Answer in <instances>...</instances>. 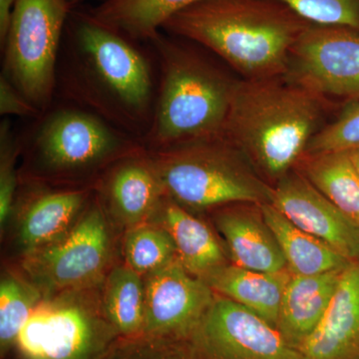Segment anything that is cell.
<instances>
[{"instance_id": "6da1fadb", "label": "cell", "mask_w": 359, "mask_h": 359, "mask_svg": "<svg viewBox=\"0 0 359 359\" xmlns=\"http://www.w3.org/2000/svg\"><path fill=\"white\" fill-rule=\"evenodd\" d=\"M157 88L149 44L104 25L89 8H72L59 54L57 100L84 108L143 143Z\"/></svg>"}, {"instance_id": "7a4b0ae2", "label": "cell", "mask_w": 359, "mask_h": 359, "mask_svg": "<svg viewBox=\"0 0 359 359\" xmlns=\"http://www.w3.org/2000/svg\"><path fill=\"white\" fill-rule=\"evenodd\" d=\"M311 23L278 0H201L162 32L191 40L242 76H283L292 46Z\"/></svg>"}, {"instance_id": "3957f363", "label": "cell", "mask_w": 359, "mask_h": 359, "mask_svg": "<svg viewBox=\"0 0 359 359\" xmlns=\"http://www.w3.org/2000/svg\"><path fill=\"white\" fill-rule=\"evenodd\" d=\"M147 44L157 62L158 88L146 150L159 152L223 134L238 79L191 40L161 30Z\"/></svg>"}, {"instance_id": "277c9868", "label": "cell", "mask_w": 359, "mask_h": 359, "mask_svg": "<svg viewBox=\"0 0 359 359\" xmlns=\"http://www.w3.org/2000/svg\"><path fill=\"white\" fill-rule=\"evenodd\" d=\"M328 103L283 76L238 79L223 135L269 178L282 179L325 125Z\"/></svg>"}, {"instance_id": "5b68a950", "label": "cell", "mask_w": 359, "mask_h": 359, "mask_svg": "<svg viewBox=\"0 0 359 359\" xmlns=\"http://www.w3.org/2000/svg\"><path fill=\"white\" fill-rule=\"evenodd\" d=\"M25 167L20 183L91 189L118 161L143 143L90 111L56 99L21 134Z\"/></svg>"}, {"instance_id": "8992f818", "label": "cell", "mask_w": 359, "mask_h": 359, "mask_svg": "<svg viewBox=\"0 0 359 359\" xmlns=\"http://www.w3.org/2000/svg\"><path fill=\"white\" fill-rule=\"evenodd\" d=\"M148 153L165 193L184 208L271 203L273 186L223 134Z\"/></svg>"}, {"instance_id": "52a82bcc", "label": "cell", "mask_w": 359, "mask_h": 359, "mask_svg": "<svg viewBox=\"0 0 359 359\" xmlns=\"http://www.w3.org/2000/svg\"><path fill=\"white\" fill-rule=\"evenodd\" d=\"M67 0H16L2 40L1 74L40 113L56 99V74L66 25Z\"/></svg>"}, {"instance_id": "ba28073f", "label": "cell", "mask_w": 359, "mask_h": 359, "mask_svg": "<svg viewBox=\"0 0 359 359\" xmlns=\"http://www.w3.org/2000/svg\"><path fill=\"white\" fill-rule=\"evenodd\" d=\"M90 289L39 302L16 341L21 358L101 359L108 353L120 334L104 313L102 297Z\"/></svg>"}, {"instance_id": "9c48e42d", "label": "cell", "mask_w": 359, "mask_h": 359, "mask_svg": "<svg viewBox=\"0 0 359 359\" xmlns=\"http://www.w3.org/2000/svg\"><path fill=\"white\" fill-rule=\"evenodd\" d=\"M110 250L107 219L97 201L65 235L27 254L25 268L36 285L48 292L87 289L102 278Z\"/></svg>"}, {"instance_id": "30bf717a", "label": "cell", "mask_w": 359, "mask_h": 359, "mask_svg": "<svg viewBox=\"0 0 359 359\" xmlns=\"http://www.w3.org/2000/svg\"><path fill=\"white\" fill-rule=\"evenodd\" d=\"M283 77L330 104L359 99V32L311 25L290 51Z\"/></svg>"}, {"instance_id": "8fae6325", "label": "cell", "mask_w": 359, "mask_h": 359, "mask_svg": "<svg viewBox=\"0 0 359 359\" xmlns=\"http://www.w3.org/2000/svg\"><path fill=\"white\" fill-rule=\"evenodd\" d=\"M192 337L204 359H304L278 327L222 295L215 297Z\"/></svg>"}, {"instance_id": "7c38bea8", "label": "cell", "mask_w": 359, "mask_h": 359, "mask_svg": "<svg viewBox=\"0 0 359 359\" xmlns=\"http://www.w3.org/2000/svg\"><path fill=\"white\" fill-rule=\"evenodd\" d=\"M145 280L146 339H179L194 334L214 302L215 292L192 275L179 259L158 269Z\"/></svg>"}, {"instance_id": "4fadbf2b", "label": "cell", "mask_w": 359, "mask_h": 359, "mask_svg": "<svg viewBox=\"0 0 359 359\" xmlns=\"http://www.w3.org/2000/svg\"><path fill=\"white\" fill-rule=\"evenodd\" d=\"M271 204L302 231L340 256L359 259V224L346 216L299 173H287L273 186Z\"/></svg>"}, {"instance_id": "5bb4252c", "label": "cell", "mask_w": 359, "mask_h": 359, "mask_svg": "<svg viewBox=\"0 0 359 359\" xmlns=\"http://www.w3.org/2000/svg\"><path fill=\"white\" fill-rule=\"evenodd\" d=\"M96 189L103 209L129 228L150 222L167 196L146 149L113 164Z\"/></svg>"}, {"instance_id": "9a60e30c", "label": "cell", "mask_w": 359, "mask_h": 359, "mask_svg": "<svg viewBox=\"0 0 359 359\" xmlns=\"http://www.w3.org/2000/svg\"><path fill=\"white\" fill-rule=\"evenodd\" d=\"M299 351L304 359H359V259L342 271L330 306Z\"/></svg>"}, {"instance_id": "2e32d148", "label": "cell", "mask_w": 359, "mask_h": 359, "mask_svg": "<svg viewBox=\"0 0 359 359\" xmlns=\"http://www.w3.org/2000/svg\"><path fill=\"white\" fill-rule=\"evenodd\" d=\"M33 185L25 196L20 221V242L26 254L65 235L84 212L91 191Z\"/></svg>"}, {"instance_id": "e0dca14e", "label": "cell", "mask_w": 359, "mask_h": 359, "mask_svg": "<svg viewBox=\"0 0 359 359\" xmlns=\"http://www.w3.org/2000/svg\"><path fill=\"white\" fill-rule=\"evenodd\" d=\"M216 223L233 264L264 273L289 269L275 236L264 222L261 208L257 212L252 208L224 209L217 215Z\"/></svg>"}, {"instance_id": "ac0fdd59", "label": "cell", "mask_w": 359, "mask_h": 359, "mask_svg": "<svg viewBox=\"0 0 359 359\" xmlns=\"http://www.w3.org/2000/svg\"><path fill=\"white\" fill-rule=\"evenodd\" d=\"M344 269L290 276L283 292L276 327L295 348H301L325 316Z\"/></svg>"}, {"instance_id": "d6986e66", "label": "cell", "mask_w": 359, "mask_h": 359, "mask_svg": "<svg viewBox=\"0 0 359 359\" xmlns=\"http://www.w3.org/2000/svg\"><path fill=\"white\" fill-rule=\"evenodd\" d=\"M292 273H264L224 264L203 280L215 294L237 302L276 327L283 292Z\"/></svg>"}, {"instance_id": "ffe728a7", "label": "cell", "mask_w": 359, "mask_h": 359, "mask_svg": "<svg viewBox=\"0 0 359 359\" xmlns=\"http://www.w3.org/2000/svg\"><path fill=\"white\" fill-rule=\"evenodd\" d=\"M152 219H157L169 231L180 263L189 273L204 278L226 264L223 250L211 230L168 196Z\"/></svg>"}, {"instance_id": "44dd1931", "label": "cell", "mask_w": 359, "mask_h": 359, "mask_svg": "<svg viewBox=\"0 0 359 359\" xmlns=\"http://www.w3.org/2000/svg\"><path fill=\"white\" fill-rule=\"evenodd\" d=\"M259 208L292 275H318L344 269L351 263L328 245L292 224L271 203L262 204Z\"/></svg>"}, {"instance_id": "7402d4cb", "label": "cell", "mask_w": 359, "mask_h": 359, "mask_svg": "<svg viewBox=\"0 0 359 359\" xmlns=\"http://www.w3.org/2000/svg\"><path fill=\"white\" fill-rule=\"evenodd\" d=\"M201 0H105L90 13L130 39L147 43L175 14Z\"/></svg>"}, {"instance_id": "603a6c76", "label": "cell", "mask_w": 359, "mask_h": 359, "mask_svg": "<svg viewBox=\"0 0 359 359\" xmlns=\"http://www.w3.org/2000/svg\"><path fill=\"white\" fill-rule=\"evenodd\" d=\"M302 174L349 219L359 224V175L346 152L306 154Z\"/></svg>"}, {"instance_id": "cb8c5ba5", "label": "cell", "mask_w": 359, "mask_h": 359, "mask_svg": "<svg viewBox=\"0 0 359 359\" xmlns=\"http://www.w3.org/2000/svg\"><path fill=\"white\" fill-rule=\"evenodd\" d=\"M102 306L106 318L127 337H143L145 327V280L127 266L110 271L103 285Z\"/></svg>"}, {"instance_id": "d4e9b609", "label": "cell", "mask_w": 359, "mask_h": 359, "mask_svg": "<svg viewBox=\"0 0 359 359\" xmlns=\"http://www.w3.org/2000/svg\"><path fill=\"white\" fill-rule=\"evenodd\" d=\"M148 223L129 228L123 247L127 266L142 276L150 275L178 259L169 231L161 224Z\"/></svg>"}, {"instance_id": "484cf974", "label": "cell", "mask_w": 359, "mask_h": 359, "mask_svg": "<svg viewBox=\"0 0 359 359\" xmlns=\"http://www.w3.org/2000/svg\"><path fill=\"white\" fill-rule=\"evenodd\" d=\"M39 287L13 276L2 278L0 283V348L6 353L15 346L30 316L41 301Z\"/></svg>"}, {"instance_id": "4316f807", "label": "cell", "mask_w": 359, "mask_h": 359, "mask_svg": "<svg viewBox=\"0 0 359 359\" xmlns=\"http://www.w3.org/2000/svg\"><path fill=\"white\" fill-rule=\"evenodd\" d=\"M22 153L21 134H16L8 119L0 124V223L8 221L15 205L20 184L16 169L18 158Z\"/></svg>"}, {"instance_id": "83f0119b", "label": "cell", "mask_w": 359, "mask_h": 359, "mask_svg": "<svg viewBox=\"0 0 359 359\" xmlns=\"http://www.w3.org/2000/svg\"><path fill=\"white\" fill-rule=\"evenodd\" d=\"M359 148V99L347 103L340 114L309 142L306 154L348 152Z\"/></svg>"}, {"instance_id": "f1b7e54d", "label": "cell", "mask_w": 359, "mask_h": 359, "mask_svg": "<svg viewBox=\"0 0 359 359\" xmlns=\"http://www.w3.org/2000/svg\"><path fill=\"white\" fill-rule=\"evenodd\" d=\"M311 25L346 26L359 32V0H278Z\"/></svg>"}, {"instance_id": "f546056e", "label": "cell", "mask_w": 359, "mask_h": 359, "mask_svg": "<svg viewBox=\"0 0 359 359\" xmlns=\"http://www.w3.org/2000/svg\"><path fill=\"white\" fill-rule=\"evenodd\" d=\"M0 114L35 118L41 113L32 105L27 98L16 88L6 76L0 75Z\"/></svg>"}, {"instance_id": "4dcf8cb0", "label": "cell", "mask_w": 359, "mask_h": 359, "mask_svg": "<svg viewBox=\"0 0 359 359\" xmlns=\"http://www.w3.org/2000/svg\"><path fill=\"white\" fill-rule=\"evenodd\" d=\"M16 0H0V41L6 37Z\"/></svg>"}, {"instance_id": "1f68e13d", "label": "cell", "mask_w": 359, "mask_h": 359, "mask_svg": "<svg viewBox=\"0 0 359 359\" xmlns=\"http://www.w3.org/2000/svg\"><path fill=\"white\" fill-rule=\"evenodd\" d=\"M346 153L351 164H353L354 169H355V171L358 172L359 175V148L353 149V150L348 151V152Z\"/></svg>"}, {"instance_id": "d6a6232c", "label": "cell", "mask_w": 359, "mask_h": 359, "mask_svg": "<svg viewBox=\"0 0 359 359\" xmlns=\"http://www.w3.org/2000/svg\"><path fill=\"white\" fill-rule=\"evenodd\" d=\"M67 1L72 8H75V7L81 6V4L86 0H67Z\"/></svg>"}, {"instance_id": "836d02e7", "label": "cell", "mask_w": 359, "mask_h": 359, "mask_svg": "<svg viewBox=\"0 0 359 359\" xmlns=\"http://www.w3.org/2000/svg\"><path fill=\"white\" fill-rule=\"evenodd\" d=\"M146 359H148V358H146ZM149 359H165V358H157V356H152V358H149Z\"/></svg>"}]
</instances>
